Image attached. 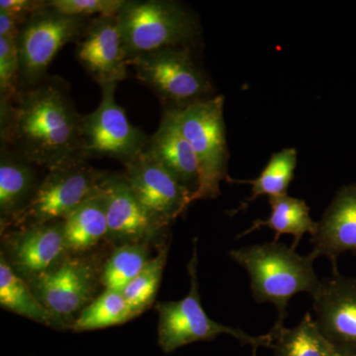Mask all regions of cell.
I'll return each instance as SVG.
<instances>
[{
  "instance_id": "6da1fadb",
  "label": "cell",
  "mask_w": 356,
  "mask_h": 356,
  "mask_svg": "<svg viewBox=\"0 0 356 356\" xmlns=\"http://www.w3.org/2000/svg\"><path fill=\"white\" fill-rule=\"evenodd\" d=\"M83 115L70 95V83L48 76L38 86L20 89L0 105V142L44 170L86 159Z\"/></svg>"
},
{
  "instance_id": "7a4b0ae2",
  "label": "cell",
  "mask_w": 356,
  "mask_h": 356,
  "mask_svg": "<svg viewBox=\"0 0 356 356\" xmlns=\"http://www.w3.org/2000/svg\"><path fill=\"white\" fill-rule=\"evenodd\" d=\"M229 255L247 270L254 301L271 303L277 309L275 325H284L288 303L295 295L306 292L313 296L321 284L314 269L318 257L313 252L301 255L273 241L232 250Z\"/></svg>"
},
{
  "instance_id": "3957f363",
  "label": "cell",
  "mask_w": 356,
  "mask_h": 356,
  "mask_svg": "<svg viewBox=\"0 0 356 356\" xmlns=\"http://www.w3.org/2000/svg\"><path fill=\"white\" fill-rule=\"evenodd\" d=\"M127 60L173 47H191L200 34L195 13L173 0H126L117 14Z\"/></svg>"
},
{
  "instance_id": "277c9868",
  "label": "cell",
  "mask_w": 356,
  "mask_h": 356,
  "mask_svg": "<svg viewBox=\"0 0 356 356\" xmlns=\"http://www.w3.org/2000/svg\"><path fill=\"white\" fill-rule=\"evenodd\" d=\"M136 77L159 98L163 110H181L215 97L209 76L194 60L191 47H173L127 60Z\"/></svg>"
},
{
  "instance_id": "5b68a950",
  "label": "cell",
  "mask_w": 356,
  "mask_h": 356,
  "mask_svg": "<svg viewBox=\"0 0 356 356\" xmlns=\"http://www.w3.org/2000/svg\"><path fill=\"white\" fill-rule=\"evenodd\" d=\"M168 111L197 159L199 184L192 203L221 195L220 184L228 179L229 149L224 121V96Z\"/></svg>"
},
{
  "instance_id": "8992f818",
  "label": "cell",
  "mask_w": 356,
  "mask_h": 356,
  "mask_svg": "<svg viewBox=\"0 0 356 356\" xmlns=\"http://www.w3.org/2000/svg\"><path fill=\"white\" fill-rule=\"evenodd\" d=\"M197 243L194 242L193 252L187 269L191 278L188 295L178 301L156 304L159 314L158 341L161 350L172 353L177 348L197 341H210L220 334H229L243 346L252 350L271 348L273 334L271 331L262 336H250L240 329L220 324L208 317L201 304L197 275Z\"/></svg>"
},
{
  "instance_id": "52a82bcc",
  "label": "cell",
  "mask_w": 356,
  "mask_h": 356,
  "mask_svg": "<svg viewBox=\"0 0 356 356\" xmlns=\"http://www.w3.org/2000/svg\"><path fill=\"white\" fill-rule=\"evenodd\" d=\"M92 18V17H91ZM90 18L65 15L47 4L18 28V90L38 86L54 58L67 44L76 43Z\"/></svg>"
},
{
  "instance_id": "ba28073f",
  "label": "cell",
  "mask_w": 356,
  "mask_h": 356,
  "mask_svg": "<svg viewBox=\"0 0 356 356\" xmlns=\"http://www.w3.org/2000/svg\"><path fill=\"white\" fill-rule=\"evenodd\" d=\"M107 172L96 170L84 159L46 170L31 202L8 227L17 229L65 220L95 193Z\"/></svg>"
},
{
  "instance_id": "9c48e42d",
  "label": "cell",
  "mask_w": 356,
  "mask_h": 356,
  "mask_svg": "<svg viewBox=\"0 0 356 356\" xmlns=\"http://www.w3.org/2000/svg\"><path fill=\"white\" fill-rule=\"evenodd\" d=\"M117 84L102 86V102L83 115V144L86 159L109 158L125 165L144 153L149 136L128 120L115 98Z\"/></svg>"
},
{
  "instance_id": "30bf717a",
  "label": "cell",
  "mask_w": 356,
  "mask_h": 356,
  "mask_svg": "<svg viewBox=\"0 0 356 356\" xmlns=\"http://www.w3.org/2000/svg\"><path fill=\"white\" fill-rule=\"evenodd\" d=\"M27 282L58 325H64L95 300L97 271L83 255L67 252L57 266Z\"/></svg>"
},
{
  "instance_id": "8fae6325",
  "label": "cell",
  "mask_w": 356,
  "mask_h": 356,
  "mask_svg": "<svg viewBox=\"0 0 356 356\" xmlns=\"http://www.w3.org/2000/svg\"><path fill=\"white\" fill-rule=\"evenodd\" d=\"M124 168V175L135 195L165 228L192 204L193 193L147 154H140Z\"/></svg>"
},
{
  "instance_id": "7c38bea8",
  "label": "cell",
  "mask_w": 356,
  "mask_h": 356,
  "mask_svg": "<svg viewBox=\"0 0 356 356\" xmlns=\"http://www.w3.org/2000/svg\"><path fill=\"white\" fill-rule=\"evenodd\" d=\"M312 298L321 334L334 350L356 356V277L332 271Z\"/></svg>"
},
{
  "instance_id": "4fadbf2b",
  "label": "cell",
  "mask_w": 356,
  "mask_h": 356,
  "mask_svg": "<svg viewBox=\"0 0 356 356\" xmlns=\"http://www.w3.org/2000/svg\"><path fill=\"white\" fill-rule=\"evenodd\" d=\"M74 57L98 86L118 84L128 77L117 16H95L76 42Z\"/></svg>"
},
{
  "instance_id": "5bb4252c",
  "label": "cell",
  "mask_w": 356,
  "mask_h": 356,
  "mask_svg": "<svg viewBox=\"0 0 356 356\" xmlns=\"http://www.w3.org/2000/svg\"><path fill=\"white\" fill-rule=\"evenodd\" d=\"M4 242L7 261L26 281L50 270L67 254L64 220L17 228L4 236Z\"/></svg>"
},
{
  "instance_id": "9a60e30c",
  "label": "cell",
  "mask_w": 356,
  "mask_h": 356,
  "mask_svg": "<svg viewBox=\"0 0 356 356\" xmlns=\"http://www.w3.org/2000/svg\"><path fill=\"white\" fill-rule=\"evenodd\" d=\"M108 222V236L113 242L147 243L163 233L165 227L142 205L124 173L107 172L100 184Z\"/></svg>"
},
{
  "instance_id": "2e32d148",
  "label": "cell",
  "mask_w": 356,
  "mask_h": 356,
  "mask_svg": "<svg viewBox=\"0 0 356 356\" xmlns=\"http://www.w3.org/2000/svg\"><path fill=\"white\" fill-rule=\"evenodd\" d=\"M314 254L327 257L337 271V259L344 252H356V184L337 192L329 207L317 222L312 236Z\"/></svg>"
},
{
  "instance_id": "e0dca14e",
  "label": "cell",
  "mask_w": 356,
  "mask_h": 356,
  "mask_svg": "<svg viewBox=\"0 0 356 356\" xmlns=\"http://www.w3.org/2000/svg\"><path fill=\"white\" fill-rule=\"evenodd\" d=\"M144 153L158 161L192 193L197 191V159L170 112H163L159 128L149 136Z\"/></svg>"
},
{
  "instance_id": "ac0fdd59",
  "label": "cell",
  "mask_w": 356,
  "mask_h": 356,
  "mask_svg": "<svg viewBox=\"0 0 356 356\" xmlns=\"http://www.w3.org/2000/svg\"><path fill=\"white\" fill-rule=\"evenodd\" d=\"M39 168L9 147H0V215L7 228L31 202L40 182Z\"/></svg>"
},
{
  "instance_id": "d6986e66",
  "label": "cell",
  "mask_w": 356,
  "mask_h": 356,
  "mask_svg": "<svg viewBox=\"0 0 356 356\" xmlns=\"http://www.w3.org/2000/svg\"><path fill=\"white\" fill-rule=\"evenodd\" d=\"M102 184V182H100ZM65 247L70 254H81L108 236V222L102 187L64 220Z\"/></svg>"
},
{
  "instance_id": "ffe728a7",
  "label": "cell",
  "mask_w": 356,
  "mask_h": 356,
  "mask_svg": "<svg viewBox=\"0 0 356 356\" xmlns=\"http://www.w3.org/2000/svg\"><path fill=\"white\" fill-rule=\"evenodd\" d=\"M271 213L266 220L257 219L252 222V227L241 234L238 238H242L252 233L255 229L266 227L275 232L274 242H278L282 235L294 236L292 248L296 250L300 241L306 233L311 236L317 231V222H314L310 216V208L303 199L291 196H276L268 198Z\"/></svg>"
},
{
  "instance_id": "44dd1931",
  "label": "cell",
  "mask_w": 356,
  "mask_h": 356,
  "mask_svg": "<svg viewBox=\"0 0 356 356\" xmlns=\"http://www.w3.org/2000/svg\"><path fill=\"white\" fill-rule=\"evenodd\" d=\"M0 305L6 310L49 327L58 325L27 281L13 270L2 252L0 254Z\"/></svg>"
},
{
  "instance_id": "7402d4cb",
  "label": "cell",
  "mask_w": 356,
  "mask_h": 356,
  "mask_svg": "<svg viewBox=\"0 0 356 356\" xmlns=\"http://www.w3.org/2000/svg\"><path fill=\"white\" fill-rule=\"evenodd\" d=\"M297 158V149L295 147H286L278 153L273 154L261 175L254 179H233L229 177L227 180L232 184L236 182L252 185V195L243 201L238 209L232 211V216L247 209L250 203L261 196H268L269 198L287 194L289 185L294 178Z\"/></svg>"
},
{
  "instance_id": "603a6c76",
  "label": "cell",
  "mask_w": 356,
  "mask_h": 356,
  "mask_svg": "<svg viewBox=\"0 0 356 356\" xmlns=\"http://www.w3.org/2000/svg\"><path fill=\"white\" fill-rule=\"evenodd\" d=\"M270 331L274 356H327L334 350L310 313H306L294 327L274 325Z\"/></svg>"
},
{
  "instance_id": "cb8c5ba5",
  "label": "cell",
  "mask_w": 356,
  "mask_h": 356,
  "mask_svg": "<svg viewBox=\"0 0 356 356\" xmlns=\"http://www.w3.org/2000/svg\"><path fill=\"white\" fill-rule=\"evenodd\" d=\"M123 293L105 289L70 325L74 332H89L122 325L135 318Z\"/></svg>"
},
{
  "instance_id": "d4e9b609",
  "label": "cell",
  "mask_w": 356,
  "mask_h": 356,
  "mask_svg": "<svg viewBox=\"0 0 356 356\" xmlns=\"http://www.w3.org/2000/svg\"><path fill=\"white\" fill-rule=\"evenodd\" d=\"M149 259L146 243H123L115 248L102 271L105 289L123 291L142 273Z\"/></svg>"
},
{
  "instance_id": "484cf974",
  "label": "cell",
  "mask_w": 356,
  "mask_h": 356,
  "mask_svg": "<svg viewBox=\"0 0 356 356\" xmlns=\"http://www.w3.org/2000/svg\"><path fill=\"white\" fill-rule=\"evenodd\" d=\"M168 252V245H161L158 254L149 259L142 273L122 291L136 317L153 305L163 280Z\"/></svg>"
},
{
  "instance_id": "4316f807",
  "label": "cell",
  "mask_w": 356,
  "mask_h": 356,
  "mask_svg": "<svg viewBox=\"0 0 356 356\" xmlns=\"http://www.w3.org/2000/svg\"><path fill=\"white\" fill-rule=\"evenodd\" d=\"M19 57L16 38L0 37V105L6 104L18 92Z\"/></svg>"
},
{
  "instance_id": "83f0119b",
  "label": "cell",
  "mask_w": 356,
  "mask_h": 356,
  "mask_svg": "<svg viewBox=\"0 0 356 356\" xmlns=\"http://www.w3.org/2000/svg\"><path fill=\"white\" fill-rule=\"evenodd\" d=\"M126 0H47V4L69 16L91 18L117 16Z\"/></svg>"
},
{
  "instance_id": "f1b7e54d",
  "label": "cell",
  "mask_w": 356,
  "mask_h": 356,
  "mask_svg": "<svg viewBox=\"0 0 356 356\" xmlns=\"http://www.w3.org/2000/svg\"><path fill=\"white\" fill-rule=\"evenodd\" d=\"M44 4L46 0H1L0 13L13 16L20 25Z\"/></svg>"
},
{
  "instance_id": "f546056e",
  "label": "cell",
  "mask_w": 356,
  "mask_h": 356,
  "mask_svg": "<svg viewBox=\"0 0 356 356\" xmlns=\"http://www.w3.org/2000/svg\"><path fill=\"white\" fill-rule=\"evenodd\" d=\"M327 356H348V355H344L343 353H339V351L332 350L331 351V353H330Z\"/></svg>"
},
{
  "instance_id": "4dcf8cb0",
  "label": "cell",
  "mask_w": 356,
  "mask_h": 356,
  "mask_svg": "<svg viewBox=\"0 0 356 356\" xmlns=\"http://www.w3.org/2000/svg\"><path fill=\"white\" fill-rule=\"evenodd\" d=\"M257 350H252V356H257Z\"/></svg>"
}]
</instances>
